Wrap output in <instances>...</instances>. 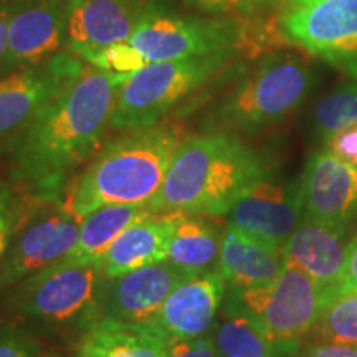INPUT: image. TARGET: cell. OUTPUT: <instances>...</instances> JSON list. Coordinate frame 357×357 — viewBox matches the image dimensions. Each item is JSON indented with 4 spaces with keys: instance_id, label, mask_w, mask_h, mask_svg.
I'll list each match as a JSON object with an SVG mask.
<instances>
[{
    "instance_id": "obj_24",
    "label": "cell",
    "mask_w": 357,
    "mask_h": 357,
    "mask_svg": "<svg viewBox=\"0 0 357 357\" xmlns=\"http://www.w3.org/2000/svg\"><path fill=\"white\" fill-rule=\"evenodd\" d=\"M218 357H287L298 346L281 344L265 336L247 316L223 307L220 323L213 329Z\"/></svg>"
},
{
    "instance_id": "obj_35",
    "label": "cell",
    "mask_w": 357,
    "mask_h": 357,
    "mask_svg": "<svg viewBox=\"0 0 357 357\" xmlns=\"http://www.w3.org/2000/svg\"><path fill=\"white\" fill-rule=\"evenodd\" d=\"M8 47V3L0 6V65L6 58Z\"/></svg>"
},
{
    "instance_id": "obj_6",
    "label": "cell",
    "mask_w": 357,
    "mask_h": 357,
    "mask_svg": "<svg viewBox=\"0 0 357 357\" xmlns=\"http://www.w3.org/2000/svg\"><path fill=\"white\" fill-rule=\"evenodd\" d=\"M242 52H218L147 63L129 75L119 89L111 116L116 131L160 124L174 109L200 91Z\"/></svg>"
},
{
    "instance_id": "obj_8",
    "label": "cell",
    "mask_w": 357,
    "mask_h": 357,
    "mask_svg": "<svg viewBox=\"0 0 357 357\" xmlns=\"http://www.w3.org/2000/svg\"><path fill=\"white\" fill-rule=\"evenodd\" d=\"M329 296L310 275L284 263L283 271L260 288H229L223 307L247 316L260 331L281 344L298 341L319 323Z\"/></svg>"
},
{
    "instance_id": "obj_22",
    "label": "cell",
    "mask_w": 357,
    "mask_h": 357,
    "mask_svg": "<svg viewBox=\"0 0 357 357\" xmlns=\"http://www.w3.org/2000/svg\"><path fill=\"white\" fill-rule=\"evenodd\" d=\"M151 213L147 205H105L83 217L78 240L65 260L73 263H100L114 240L132 227L146 220Z\"/></svg>"
},
{
    "instance_id": "obj_10",
    "label": "cell",
    "mask_w": 357,
    "mask_h": 357,
    "mask_svg": "<svg viewBox=\"0 0 357 357\" xmlns=\"http://www.w3.org/2000/svg\"><path fill=\"white\" fill-rule=\"evenodd\" d=\"M84 66L73 53L58 52L43 63L0 77V146L12 144Z\"/></svg>"
},
{
    "instance_id": "obj_25",
    "label": "cell",
    "mask_w": 357,
    "mask_h": 357,
    "mask_svg": "<svg viewBox=\"0 0 357 357\" xmlns=\"http://www.w3.org/2000/svg\"><path fill=\"white\" fill-rule=\"evenodd\" d=\"M311 123L321 141L342 129L357 126V78L333 88L312 108Z\"/></svg>"
},
{
    "instance_id": "obj_13",
    "label": "cell",
    "mask_w": 357,
    "mask_h": 357,
    "mask_svg": "<svg viewBox=\"0 0 357 357\" xmlns=\"http://www.w3.org/2000/svg\"><path fill=\"white\" fill-rule=\"evenodd\" d=\"M190 275L184 268L164 260L106 280L100 318L151 326L174 288Z\"/></svg>"
},
{
    "instance_id": "obj_31",
    "label": "cell",
    "mask_w": 357,
    "mask_h": 357,
    "mask_svg": "<svg viewBox=\"0 0 357 357\" xmlns=\"http://www.w3.org/2000/svg\"><path fill=\"white\" fill-rule=\"evenodd\" d=\"M0 357H42L33 339L12 324H0Z\"/></svg>"
},
{
    "instance_id": "obj_36",
    "label": "cell",
    "mask_w": 357,
    "mask_h": 357,
    "mask_svg": "<svg viewBox=\"0 0 357 357\" xmlns=\"http://www.w3.org/2000/svg\"><path fill=\"white\" fill-rule=\"evenodd\" d=\"M0 187H2V185H0Z\"/></svg>"
},
{
    "instance_id": "obj_14",
    "label": "cell",
    "mask_w": 357,
    "mask_h": 357,
    "mask_svg": "<svg viewBox=\"0 0 357 357\" xmlns=\"http://www.w3.org/2000/svg\"><path fill=\"white\" fill-rule=\"evenodd\" d=\"M303 217L301 182L278 181L270 176L257 182L227 213L229 225L278 247H283Z\"/></svg>"
},
{
    "instance_id": "obj_34",
    "label": "cell",
    "mask_w": 357,
    "mask_h": 357,
    "mask_svg": "<svg viewBox=\"0 0 357 357\" xmlns=\"http://www.w3.org/2000/svg\"><path fill=\"white\" fill-rule=\"evenodd\" d=\"M305 357H357V347L336 344V342H323V344L311 346Z\"/></svg>"
},
{
    "instance_id": "obj_32",
    "label": "cell",
    "mask_w": 357,
    "mask_h": 357,
    "mask_svg": "<svg viewBox=\"0 0 357 357\" xmlns=\"http://www.w3.org/2000/svg\"><path fill=\"white\" fill-rule=\"evenodd\" d=\"M324 149L344 162L357 164V126L333 134L324 141Z\"/></svg>"
},
{
    "instance_id": "obj_7",
    "label": "cell",
    "mask_w": 357,
    "mask_h": 357,
    "mask_svg": "<svg viewBox=\"0 0 357 357\" xmlns=\"http://www.w3.org/2000/svg\"><path fill=\"white\" fill-rule=\"evenodd\" d=\"M250 22L235 17H202L177 13L154 0L128 40L146 63L178 60L218 52H257L261 40L248 30Z\"/></svg>"
},
{
    "instance_id": "obj_29",
    "label": "cell",
    "mask_w": 357,
    "mask_h": 357,
    "mask_svg": "<svg viewBox=\"0 0 357 357\" xmlns=\"http://www.w3.org/2000/svg\"><path fill=\"white\" fill-rule=\"evenodd\" d=\"M20 205L8 187H0V268L6 260L12 236L22 220Z\"/></svg>"
},
{
    "instance_id": "obj_33",
    "label": "cell",
    "mask_w": 357,
    "mask_h": 357,
    "mask_svg": "<svg viewBox=\"0 0 357 357\" xmlns=\"http://www.w3.org/2000/svg\"><path fill=\"white\" fill-rule=\"evenodd\" d=\"M349 291H357V235L349 242V255H347L344 278H342L341 287L337 288V291L333 296Z\"/></svg>"
},
{
    "instance_id": "obj_20",
    "label": "cell",
    "mask_w": 357,
    "mask_h": 357,
    "mask_svg": "<svg viewBox=\"0 0 357 357\" xmlns=\"http://www.w3.org/2000/svg\"><path fill=\"white\" fill-rule=\"evenodd\" d=\"M176 215H151L124 230L100 260L105 278L167 260Z\"/></svg>"
},
{
    "instance_id": "obj_2",
    "label": "cell",
    "mask_w": 357,
    "mask_h": 357,
    "mask_svg": "<svg viewBox=\"0 0 357 357\" xmlns=\"http://www.w3.org/2000/svg\"><path fill=\"white\" fill-rule=\"evenodd\" d=\"M266 176L265 159L234 132L184 137L159 192L146 205L153 215L223 217Z\"/></svg>"
},
{
    "instance_id": "obj_18",
    "label": "cell",
    "mask_w": 357,
    "mask_h": 357,
    "mask_svg": "<svg viewBox=\"0 0 357 357\" xmlns=\"http://www.w3.org/2000/svg\"><path fill=\"white\" fill-rule=\"evenodd\" d=\"M347 255L349 242H346V229L305 217L283 245L284 263L300 268L318 281L329 298L341 287Z\"/></svg>"
},
{
    "instance_id": "obj_17",
    "label": "cell",
    "mask_w": 357,
    "mask_h": 357,
    "mask_svg": "<svg viewBox=\"0 0 357 357\" xmlns=\"http://www.w3.org/2000/svg\"><path fill=\"white\" fill-rule=\"evenodd\" d=\"M225 294L227 283L217 270L192 273L169 294L151 328L164 337L207 336Z\"/></svg>"
},
{
    "instance_id": "obj_9",
    "label": "cell",
    "mask_w": 357,
    "mask_h": 357,
    "mask_svg": "<svg viewBox=\"0 0 357 357\" xmlns=\"http://www.w3.org/2000/svg\"><path fill=\"white\" fill-rule=\"evenodd\" d=\"M273 24L281 43L357 78V0H280Z\"/></svg>"
},
{
    "instance_id": "obj_15",
    "label": "cell",
    "mask_w": 357,
    "mask_h": 357,
    "mask_svg": "<svg viewBox=\"0 0 357 357\" xmlns=\"http://www.w3.org/2000/svg\"><path fill=\"white\" fill-rule=\"evenodd\" d=\"M151 0H68L66 52L91 60L114 43L128 42Z\"/></svg>"
},
{
    "instance_id": "obj_27",
    "label": "cell",
    "mask_w": 357,
    "mask_h": 357,
    "mask_svg": "<svg viewBox=\"0 0 357 357\" xmlns=\"http://www.w3.org/2000/svg\"><path fill=\"white\" fill-rule=\"evenodd\" d=\"M199 10L217 17H235L252 22L278 7L280 0H185Z\"/></svg>"
},
{
    "instance_id": "obj_16",
    "label": "cell",
    "mask_w": 357,
    "mask_h": 357,
    "mask_svg": "<svg viewBox=\"0 0 357 357\" xmlns=\"http://www.w3.org/2000/svg\"><path fill=\"white\" fill-rule=\"evenodd\" d=\"M300 182L305 218L346 230L357 218V164L323 147L310 155Z\"/></svg>"
},
{
    "instance_id": "obj_21",
    "label": "cell",
    "mask_w": 357,
    "mask_h": 357,
    "mask_svg": "<svg viewBox=\"0 0 357 357\" xmlns=\"http://www.w3.org/2000/svg\"><path fill=\"white\" fill-rule=\"evenodd\" d=\"M164 341L151 326L98 318L84 331L78 357H164Z\"/></svg>"
},
{
    "instance_id": "obj_5",
    "label": "cell",
    "mask_w": 357,
    "mask_h": 357,
    "mask_svg": "<svg viewBox=\"0 0 357 357\" xmlns=\"http://www.w3.org/2000/svg\"><path fill=\"white\" fill-rule=\"evenodd\" d=\"M106 280L100 263L61 260L7 288L3 307L38 328L86 329L100 318Z\"/></svg>"
},
{
    "instance_id": "obj_26",
    "label": "cell",
    "mask_w": 357,
    "mask_h": 357,
    "mask_svg": "<svg viewBox=\"0 0 357 357\" xmlns=\"http://www.w3.org/2000/svg\"><path fill=\"white\" fill-rule=\"evenodd\" d=\"M316 328L326 342L357 347V291L329 298Z\"/></svg>"
},
{
    "instance_id": "obj_28",
    "label": "cell",
    "mask_w": 357,
    "mask_h": 357,
    "mask_svg": "<svg viewBox=\"0 0 357 357\" xmlns=\"http://www.w3.org/2000/svg\"><path fill=\"white\" fill-rule=\"evenodd\" d=\"M88 65L96 66V68L111 71L116 75H132L134 71L141 70L146 66V60L132 45L128 42L114 43L111 47H106L105 50L98 52Z\"/></svg>"
},
{
    "instance_id": "obj_1",
    "label": "cell",
    "mask_w": 357,
    "mask_h": 357,
    "mask_svg": "<svg viewBox=\"0 0 357 357\" xmlns=\"http://www.w3.org/2000/svg\"><path fill=\"white\" fill-rule=\"evenodd\" d=\"M126 78L84 66L12 142L13 178L35 199L56 200L71 172L96 153Z\"/></svg>"
},
{
    "instance_id": "obj_3",
    "label": "cell",
    "mask_w": 357,
    "mask_h": 357,
    "mask_svg": "<svg viewBox=\"0 0 357 357\" xmlns=\"http://www.w3.org/2000/svg\"><path fill=\"white\" fill-rule=\"evenodd\" d=\"M184 141L178 124L160 123L132 129L101 147L63 202L66 211L86 217L105 205H146L154 199Z\"/></svg>"
},
{
    "instance_id": "obj_23",
    "label": "cell",
    "mask_w": 357,
    "mask_h": 357,
    "mask_svg": "<svg viewBox=\"0 0 357 357\" xmlns=\"http://www.w3.org/2000/svg\"><path fill=\"white\" fill-rule=\"evenodd\" d=\"M222 235L205 215L181 213L174 218L167 260L190 273L217 270Z\"/></svg>"
},
{
    "instance_id": "obj_4",
    "label": "cell",
    "mask_w": 357,
    "mask_h": 357,
    "mask_svg": "<svg viewBox=\"0 0 357 357\" xmlns=\"http://www.w3.org/2000/svg\"><path fill=\"white\" fill-rule=\"evenodd\" d=\"M310 61L300 53L270 50L245 71L217 106V124L229 132L258 134L288 119L312 88Z\"/></svg>"
},
{
    "instance_id": "obj_12",
    "label": "cell",
    "mask_w": 357,
    "mask_h": 357,
    "mask_svg": "<svg viewBox=\"0 0 357 357\" xmlns=\"http://www.w3.org/2000/svg\"><path fill=\"white\" fill-rule=\"evenodd\" d=\"M68 0H15L8 3V47L0 75L30 68L66 45Z\"/></svg>"
},
{
    "instance_id": "obj_11",
    "label": "cell",
    "mask_w": 357,
    "mask_h": 357,
    "mask_svg": "<svg viewBox=\"0 0 357 357\" xmlns=\"http://www.w3.org/2000/svg\"><path fill=\"white\" fill-rule=\"evenodd\" d=\"M83 217L58 208L43 211L19 223L0 268V291L26 276L65 260L78 240Z\"/></svg>"
},
{
    "instance_id": "obj_30",
    "label": "cell",
    "mask_w": 357,
    "mask_h": 357,
    "mask_svg": "<svg viewBox=\"0 0 357 357\" xmlns=\"http://www.w3.org/2000/svg\"><path fill=\"white\" fill-rule=\"evenodd\" d=\"M164 357H218L213 336L166 337Z\"/></svg>"
},
{
    "instance_id": "obj_19",
    "label": "cell",
    "mask_w": 357,
    "mask_h": 357,
    "mask_svg": "<svg viewBox=\"0 0 357 357\" xmlns=\"http://www.w3.org/2000/svg\"><path fill=\"white\" fill-rule=\"evenodd\" d=\"M284 268L283 247L234 225L222 231L217 271L227 288L250 289L270 284Z\"/></svg>"
}]
</instances>
